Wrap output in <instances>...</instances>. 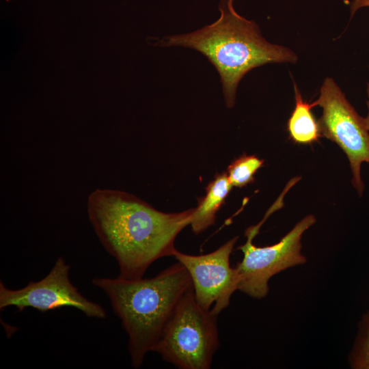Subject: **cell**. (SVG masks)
<instances>
[{
	"label": "cell",
	"instance_id": "cell-3",
	"mask_svg": "<svg viewBox=\"0 0 369 369\" xmlns=\"http://www.w3.org/2000/svg\"><path fill=\"white\" fill-rule=\"evenodd\" d=\"M92 283L108 297L121 320L135 368L153 351L177 304L192 286L187 270L178 261L153 277H94Z\"/></svg>",
	"mask_w": 369,
	"mask_h": 369
},
{
	"label": "cell",
	"instance_id": "cell-2",
	"mask_svg": "<svg viewBox=\"0 0 369 369\" xmlns=\"http://www.w3.org/2000/svg\"><path fill=\"white\" fill-rule=\"evenodd\" d=\"M218 8L220 16L213 23L166 36L159 45L188 47L203 54L218 72L226 106L232 108L238 83L247 72L267 64H295L298 57L289 48L266 40L254 20L236 12L234 0H220Z\"/></svg>",
	"mask_w": 369,
	"mask_h": 369
},
{
	"label": "cell",
	"instance_id": "cell-13",
	"mask_svg": "<svg viewBox=\"0 0 369 369\" xmlns=\"http://www.w3.org/2000/svg\"><path fill=\"white\" fill-rule=\"evenodd\" d=\"M369 7V0H353L350 5L351 18L361 8Z\"/></svg>",
	"mask_w": 369,
	"mask_h": 369
},
{
	"label": "cell",
	"instance_id": "cell-11",
	"mask_svg": "<svg viewBox=\"0 0 369 369\" xmlns=\"http://www.w3.org/2000/svg\"><path fill=\"white\" fill-rule=\"evenodd\" d=\"M264 160L255 155L243 154L234 159L227 168V175L233 187H243L254 181L257 171L263 166Z\"/></svg>",
	"mask_w": 369,
	"mask_h": 369
},
{
	"label": "cell",
	"instance_id": "cell-4",
	"mask_svg": "<svg viewBox=\"0 0 369 369\" xmlns=\"http://www.w3.org/2000/svg\"><path fill=\"white\" fill-rule=\"evenodd\" d=\"M219 346L217 315L200 307L191 286L177 304L153 351L180 369H208Z\"/></svg>",
	"mask_w": 369,
	"mask_h": 369
},
{
	"label": "cell",
	"instance_id": "cell-5",
	"mask_svg": "<svg viewBox=\"0 0 369 369\" xmlns=\"http://www.w3.org/2000/svg\"><path fill=\"white\" fill-rule=\"evenodd\" d=\"M275 210V207L272 206L260 223L247 228L245 232L246 243L236 248L243 254L242 260L234 267L239 278L238 290L256 299L267 295L271 277L286 269L306 262L305 256L301 254V240L303 232L316 221L314 215H308L278 243L266 247L254 245V238Z\"/></svg>",
	"mask_w": 369,
	"mask_h": 369
},
{
	"label": "cell",
	"instance_id": "cell-14",
	"mask_svg": "<svg viewBox=\"0 0 369 369\" xmlns=\"http://www.w3.org/2000/svg\"><path fill=\"white\" fill-rule=\"evenodd\" d=\"M366 92H367V95H368L367 106L368 108V113L367 116L366 118H364V119L366 128L368 131H369V83H368L367 85Z\"/></svg>",
	"mask_w": 369,
	"mask_h": 369
},
{
	"label": "cell",
	"instance_id": "cell-10",
	"mask_svg": "<svg viewBox=\"0 0 369 369\" xmlns=\"http://www.w3.org/2000/svg\"><path fill=\"white\" fill-rule=\"evenodd\" d=\"M295 107L288 120L287 129L290 137L299 144H310L317 141L322 136L318 120L314 116L312 109L314 102L303 101L301 94L294 83Z\"/></svg>",
	"mask_w": 369,
	"mask_h": 369
},
{
	"label": "cell",
	"instance_id": "cell-1",
	"mask_svg": "<svg viewBox=\"0 0 369 369\" xmlns=\"http://www.w3.org/2000/svg\"><path fill=\"white\" fill-rule=\"evenodd\" d=\"M193 210L164 213L119 190L97 189L87 199L94 230L126 279L141 278L154 261L173 256L175 239L190 225Z\"/></svg>",
	"mask_w": 369,
	"mask_h": 369
},
{
	"label": "cell",
	"instance_id": "cell-9",
	"mask_svg": "<svg viewBox=\"0 0 369 369\" xmlns=\"http://www.w3.org/2000/svg\"><path fill=\"white\" fill-rule=\"evenodd\" d=\"M232 185L226 172L217 173L206 187V193L198 198L193 208L190 226L194 234L206 230L215 222L216 215L229 195Z\"/></svg>",
	"mask_w": 369,
	"mask_h": 369
},
{
	"label": "cell",
	"instance_id": "cell-12",
	"mask_svg": "<svg viewBox=\"0 0 369 369\" xmlns=\"http://www.w3.org/2000/svg\"><path fill=\"white\" fill-rule=\"evenodd\" d=\"M357 328L348 361L353 369H369V311L363 314Z\"/></svg>",
	"mask_w": 369,
	"mask_h": 369
},
{
	"label": "cell",
	"instance_id": "cell-6",
	"mask_svg": "<svg viewBox=\"0 0 369 369\" xmlns=\"http://www.w3.org/2000/svg\"><path fill=\"white\" fill-rule=\"evenodd\" d=\"M314 106L323 109L318 123L322 136L336 143L345 152L353 173L352 183L359 196L364 189L361 166L369 163V131L361 117L331 78L327 77Z\"/></svg>",
	"mask_w": 369,
	"mask_h": 369
},
{
	"label": "cell",
	"instance_id": "cell-7",
	"mask_svg": "<svg viewBox=\"0 0 369 369\" xmlns=\"http://www.w3.org/2000/svg\"><path fill=\"white\" fill-rule=\"evenodd\" d=\"M70 266L59 257L49 273L37 282H31L24 288L13 290L0 282V309L10 306L19 312L27 308L45 312L63 307H71L87 317L105 318L106 312L98 303L81 294L69 277Z\"/></svg>",
	"mask_w": 369,
	"mask_h": 369
},
{
	"label": "cell",
	"instance_id": "cell-8",
	"mask_svg": "<svg viewBox=\"0 0 369 369\" xmlns=\"http://www.w3.org/2000/svg\"><path fill=\"white\" fill-rule=\"evenodd\" d=\"M238 238L233 237L206 254L191 255L177 249L173 254L190 275L197 303L216 315L229 305L232 295L238 288L237 271L230 263Z\"/></svg>",
	"mask_w": 369,
	"mask_h": 369
}]
</instances>
